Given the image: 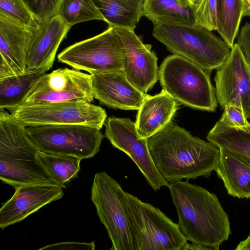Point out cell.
<instances>
[{
	"label": "cell",
	"instance_id": "1",
	"mask_svg": "<svg viewBox=\"0 0 250 250\" xmlns=\"http://www.w3.org/2000/svg\"><path fill=\"white\" fill-rule=\"evenodd\" d=\"M146 141L157 169L169 183L208 177L219 161L217 146L193 136L172 121Z\"/></svg>",
	"mask_w": 250,
	"mask_h": 250
},
{
	"label": "cell",
	"instance_id": "2",
	"mask_svg": "<svg viewBox=\"0 0 250 250\" xmlns=\"http://www.w3.org/2000/svg\"><path fill=\"white\" fill-rule=\"evenodd\" d=\"M168 188L175 206L178 224L187 240L219 250L231 234L229 216L214 193L188 180L170 183Z\"/></svg>",
	"mask_w": 250,
	"mask_h": 250
},
{
	"label": "cell",
	"instance_id": "3",
	"mask_svg": "<svg viewBox=\"0 0 250 250\" xmlns=\"http://www.w3.org/2000/svg\"><path fill=\"white\" fill-rule=\"evenodd\" d=\"M40 151L29 136L26 126L5 109H0V180L14 188L53 185L63 188L40 161Z\"/></svg>",
	"mask_w": 250,
	"mask_h": 250
},
{
	"label": "cell",
	"instance_id": "4",
	"mask_svg": "<svg viewBox=\"0 0 250 250\" xmlns=\"http://www.w3.org/2000/svg\"><path fill=\"white\" fill-rule=\"evenodd\" d=\"M152 35L173 54L181 56L211 73L230 55L231 49L221 39L198 25L153 22Z\"/></svg>",
	"mask_w": 250,
	"mask_h": 250
},
{
	"label": "cell",
	"instance_id": "5",
	"mask_svg": "<svg viewBox=\"0 0 250 250\" xmlns=\"http://www.w3.org/2000/svg\"><path fill=\"white\" fill-rule=\"evenodd\" d=\"M123 205L135 250H183L187 238L159 208L125 191Z\"/></svg>",
	"mask_w": 250,
	"mask_h": 250
},
{
	"label": "cell",
	"instance_id": "6",
	"mask_svg": "<svg viewBox=\"0 0 250 250\" xmlns=\"http://www.w3.org/2000/svg\"><path fill=\"white\" fill-rule=\"evenodd\" d=\"M210 73L177 55L167 57L159 68L158 79L167 94L193 108L214 112L217 107Z\"/></svg>",
	"mask_w": 250,
	"mask_h": 250
},
{
	"label": "cell",
	"instance_id": "7",
	"mask_svg": "<svg viewBox=\"0 0 250 250\" xmlns=\"http://www.w3.org/2000/svg\"><path fill=\"white\" fill-rule=\"evenodd\" d=\"M59 62L92 74L124 70L125 53L121 39L113 27L69 46L57 56Z\"/></svg>",
	"mask_w": 250,
	"mask_h": 250
},
{
	"label": "cell",
	"instance_id": "8",
	"mask_svg": "<svg viewBox=\"0 0 250 250\" xmlns=\"http://www.w3.org/2000/svg\"><path fill=\"white\" fill-rule=\"evenodd\" d=\"M26 130L40 151L82 160L93 157L104 137L101 129L79 125L29 126Z\"/></svg>",
	"mask_w": 250,
	"mask_h": 250
},
{
	"label": "cell",
	"instance_id": "9",
	"mask_svg": "<svg viewBox=\"0 0 250 250\" xmlns=\"http://www.w3.org/2000/svg\"><path fill=\"white\" fill-rule=\"evenodd\" d=\"M124 191L119 183L105 172L95 174L91 199L111 241V250H135L123 205Z\"/></svg>",
	"mask_w": 250,
	"mask_h": 250
},
{
	"label": "cell",
	"instance_id": "10",
	"mask_svg": "<svg viewBox=\"0 0 250 250\" xmlns=\"http://www.w3.org/2000/svg\"><path fill=\"white\" fill-rule=\"evenodd\" d=\"M8 111L26 126L79 125L101 129L107 118L104 109L85 101L18 105Z\"/></svg>",
	"mask_w": 250,
	"mask_h": 250
},
{
	"label": "cell",
	"instance_id": "11",
	"mask_svg": "<svg viewBox=\"0 0 250 250\" xmlns=\"http://www.w3.org/2000/svg\"><path fill=\"white\" fill-rule=\"evenodd\" d=\"M94 99L91 74L65 67L38 78L19 105L69 101L91 103Z\"/></svg>",
	"mask_w": 250,
	"mask_h": 250
},
{
	"label": "cell",
	"instance_id": "12",
	"mask_svg": "<svg viewBox=\"0 0 250 250\" xmlns=\"http://www.w3.org/2000/svg\"><path fill=\"white\" fill-rule=\"evenodd\" d=\"M105 135L115 148L126 153L137 166L147 183L155 190L170 183L157 169L149 153L146 139L138 134L135 123L128 118L114 116L106 119Z\"/></svg>",
	"mask_w": 250,
	"mask_h": 250
},
{
	"label": "cell",
	"instance_id": "13",
	"mask_svg": "<svg viewBox=\"0 0 250 250\" xmlns=\"http://www.w3.org/2000/svg\"><path fill=\"white\" fill-rule=\"evenodd\" d=\"M215 95L222 108L232 105L242 108L250 119V69L236 43L214 77Z\"/></svg>",
	"mask_w": 250,
	"mask_h": 250
},
{
	"label": "cell",
	"instance_id": "14",
	"mask_svg": "<svg viewBox=\"0 0 250 250\" xmlns=\"http://www.w3.org/2000/svg\"><path fill=\"white\" fill-rule=\"evenodd\" d=\"M124 46L127 80L146 94L158 80V58L151 45L145 44L134 30L114 27Z\"/></svg>",
	"mask_w": 250,
	"mask_h": 250
},
{
	"label": "cell",
	"instance_id": "15",
	"mask_svg": "<svg viewBox=\"0 0 250 250\" xmlns=\"http://www.w3.org/2000/svg\"><path fill=\"white\" fill-rule=\"evenodd\" d=\"M36 28L0 14V79L25 73L27 54Z\"/></svg>",
	"mask_w": 250,
	"mask_h": 250
},
{
	"label": "cell",
	"instance_id": "16",
	"mask_svg": "<svg viewBox=\"0 0 250 250\" xmlns=\"http://www.w3.org/2000/svg\"><path fill=\"white\" fill-rule=\"evenodd\" d=\"M71 27L60 14L39 23L28 50L25 73L49 70L60 44Z\"/></svg>",
	"mask_w": 250,
	"mask_h": 250
},
{
	"label": "cell",
	"instance_id": "17",
	"mask_svg": "<svg viewBox=\"0 0 250 250\" xmlns=\"http://www.w3.org/2000/svg\"><path fill=\"white\" fill-rule=\"evenodd\" d=\"M13 196L0 209V228L21 222L45 205L60 199L62 188L53 185H28L17 186Z\"/></svg>",
	"mask_w": 250,
	"mask_h": 250
},
{
	"label": "cell",
	"instance_id": "18",
	"mask_svg": "<svg viewBox=\"0 0 250 250\" xmlns=\"http://www.w3.org/2000/svg\"><path fill=\"white\" fill-rule=\"evenodd\" d=\"M91 75L94 98L109 107L138 110L146 94L127 80L124 70L95 73Z\"/></svg>",
	"mask_w": 250,
	"mask_h": 250
},
{
	"label": "cell",
	"instance_id": "19",
	"mask_svg": "<svg viewBox=\"0 0 250 250\" xmlns=\"http://www.w3.org/2000/svg\"><path fill=\"white\" fill-rule=\"evenodd\" d=\"M178 108V101L163 89L153 96L146 94L136 115L138 134L146 139L157 133L172 121Z\"/></svg>",
	"mask_w": 250,
	"mask_h": 250
},
{
	"label": "cell",
	"instance_id": "20",
	"mask_svg": "<svg viewBox=\"0 0 250 250\" xmlns=\"http://www.w3.org/2000/svg\"><path fill=\"white\" fill-rule=\"evenodd\" d=\"M220 149L219 161L215 170L228 194L250 199V160L227 149Z\"/></svg>",
	"mask_w": 250,
	"mask_h": 250
},
{
	"label": "cell",
	"instance_id": "21",
	"mask_svg": "<svg viewBox=\"0 0 250 250\" xmlns=\"http://www.w3.org/2000/svg\"><path fill=\"white\" fill-rule=\"evenodd\" d=\"M143 14L152 22L194 25V7L188 0H144Z\"/></svg>",
	"mask_w": 250,
	"mask_h": 250
},
{
	"label": "cell",
	"instance_id": "22",
	"mask_svg": "<svg viewBox=\"0 0 250 250\" xmlns=\"http://www.w3.org/2000/svg\"><path fill=\"white\" fill-rule=\"evenodd\" d=\"M108 26L134 30L143 16L144 0H92Z\"/></svg>",
	"mask_w": 250,
	"mask_h": 250
},
{
	"label": "cell",
	"instance_id": "23",
	"mask_svg": "<svg viewBox=\"0 0 250 250\" xmlns=\"http://www.w3.org/2000/svg\"><path fill=\"white\" fill-rule=\"evenodd\" d=\"M208 141L250 160V124L244 126L227 125L220 120L208 133Z\"/></svg>",
	"mask_w": 250,
	"mask_h": 250
},
{
	"label": "cell",
	"instance_id": "24",
	"mask_svg": "<svg viewBox=\"0 0 250 250\" xmlns=\"http://www.w3.org/2000/svg\"><path fill=\"white\" fill-rule=\"evenodd\" d=\"M217 31L222 39L231 49L239 33L243 17L241 0H216Z\"/></svg>",
	"mask_w": 250,
	"mask_h": 250
},
{
	"label": "cell",
	"instance_id": "25",
	"mask_svg": "<svg viewBox=\"0 0 250 250\" xmlns=\"http://www.w3.org/2000/svg\"><path fill=\"white\" fill-rule=\"evenodd\" d=\"M45 73H25L0 79V109L19 105L34 82Z\"/></svg>",
	"mask_w": 250,
	"mask_h": 250
},
{
	"label": "cell",
	"instance_id": "26",
	"mask_svg": "<svg viewBox=\"0 0 250 250\" xmlns=\"http://www.w3.org/2000/svg\"><path fill=\"white\" fill-rule=\"evenodd\" d=\"M40 161L52 178L66 188L65 184L77 176L80 170V158L68 155H54L40 151Z\"/></svg>",
	"mask_w": 250,
	"mask_h": 250
},
{
	"label": "cell",
	"instance_id": "27",
	"mask_svg": "<svg viewBox=\"0 0 250 250\" xmlns=\"http://www.w3.org/2000/svg\"><path fill=\"white\" fill-rule=\"evenodd\" d=\"M59 14L69 24L105 19L92 0H63Z\"/></svg>",
	"mask_w": 250,
	"mask_h": 250
},
{
	"label": "cell",
	"instance_id": "28",
	"mask_svg": "<svg viewBox=\"0 0 250 250\" xmlns=\"http://www.w3.org/2000/svg\"><path fill=\"white\" fill-rule=\"evenodd\" d=\"M0 14L25 26L36 28L39 24L23 0H0Z\"/></svg>",
	"mask_w": 250,
	"mask_h": 250
},
{
	"label": "cell",
	"instance_id": "29",
	"mask_svg": "<svg viewBox=\"0 0 250 250\" xmlns=\"http://www.w3.org/2000/svg\"><path fill=\"white\" fill-rule=\"evenodd\" d=\"M194 25L209 31H217L216 0H201L194 7Z\"/></svg>",
	"mask_w": 250,
	"mask_h": 250
},
{
	"label": "cell",
	"instance_id": "30",
	"mask_svg": "<svg viewBox=\"0 0 250 250\" xmlns=\"http://www.w3.org/2000/svg\"><path fill=\"white\" fill-rule=\"evenodd\" d=\"M38 23L59 14L63 0H23Z\"/></svg>",
	"mask_w": 250,
	"mask_h": 250
},
{
	"label": "cell",
	"instance_id": "31",
	"mask_svg": "<svg viewBox=\"0 0 250 250\" xmlns=\"http://www.w3.org/2000/svg\"><path fill=\"white\" fill-rule=\"evenodd\" d=\"M224 109V112L220 119V121L235 126H244L250 124L242 108L229 105L226 106Z\"/></svg>",
	"mask_w": 250,
	"mask_h": 250
},
{
	"label": "cell",
	"instance_id": "32",
	"mask_svg": "<svg viewBox=\"0 0 250 250\" xmlns=\"http://www.w3.org/2000/svg\"><path fill=\"white\" fill-rule=\"evenodd\" d=\"M236 43L250 69V22H246L238 34Z\"/></svg>",
	"mask_w": 250,
	"mask_h": 250
},
{
	"label": "cell",
	"instance_id": "33",
	"mask_svg": "<svg viewBox=\"0 0 250 250\" xmlns=\"http://www.w3.org/2000/svg\"><path fill=\"white\" fill-rule=\"evenodd\" d=\"M96 248L94 241L85 242H66L53 244L39 249L51 250H93Z\"/></svg>",
	"mask_w": 250,
	"mask_h": 250
},
{
	"label": "cell",
	"instance_id": "34",
	"mask_svg": "<svg viewBox=\"0 0 250 250\" xmlns=\"http://www.w3.org/2000/svg\"><path fill=\"white\" fill-rule=\"evenodd\" d=\"M210 250L209 248L198 245L193 243L191 244H188V243L184 247L183 250Z\"/></svg>",
	"mask_w": 250,
	"mask_h": 250
},
{
	"label": "cell",
	"instance_id": "35",
	"mask_svg": "<svg viewBox=\"0 0 250 250\" xmlns=\"http://www.w3.org/2000/svg\"><path fill=\"white\" fill-rule=\"evenodd\" d=\"M236 250H250V235L237 245Z\"/></svg>",
	"mask_w": 250,
	"mask_h": 250
},
{
	"label": "cell",
	"instance_id": "36",
	"mask_svg": "<svg viewBox=\"0 0 250 250\" xmlns=\"http://www.w3.org/2000/svg\"><path fill=\"white\" fill-rule=\"evenodd\" d=\"M243 6V17H250V0H241Z\"/></svg>",
	"mask_w": 250,
	"mask_h": 250
},
{
	"label": "cell",
	"instance_id": "37",
	"mask_svg": "<svg viewBox=\"0 0 250 250\" xmlns=\"http://www.w3.org/2000/svg\"><path fill=\"white\" fill-rule=\"evenodd\" d=\"M201 0H193V5L194 7L196 6L200 2Z\"/></svg>",
	"mask_w": 250,
	"mask_h": 250
},
{
	"label": "cell",
	"instance_id": "38",
	"mask_svg": "<svg viewBox=\"0 0 250 250\" xmlns=\"http://www.w3.org/2000/svg\"><path fill=\"white\" fill-rule=\"evenodd\" d=\"M188 0L190 3V4L194 7L193 4V0Z\"/></svg>",
	"mask_w": 250,
	"mask_h": 250
}]
</instances>
